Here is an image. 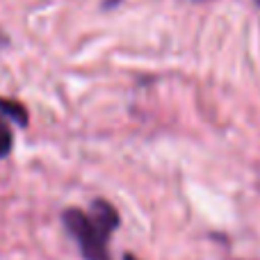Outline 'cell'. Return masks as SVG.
<instances>
[{
	"label": "cell",
	"mask_w": 260,
	"mask_h": 260,
	"mask_svg": "<svg viewBox=\"0 0 260 260\" xmlns=\"http://www.w3.org/2000/svg\"><path fill=\"white\" fill-rule=\"evenodd\" d=\"M62 221L67 233L80 244V253L85 260H112L108 253V242L121 219L110 201L96 199L91 203V212L67 208L62 212Z\"/></svg>",
	"instance_id": "1"
},
{
	"label": "cell",
	"mask_w": 260,
	"mask_h": 260,
	"mask_svg": "<svg viewBox=\"0 0 260 260\" xmlns=\"http://www.w3.org/2000/svg\"><path fill=\"white\" fill-rule=\"evenodd\" d=\"M0 114H3L7 121L16 123L18 128L27 126V110H25V105H21L18 101L3 99V96H0Z\"/></svg>",
	"instance_id": "2"
},
{
	"label": "cell",
	"mask_w": 260,
	"mask_h": 260,
	"mask_svg": "<svg viewBox=\"0 0 260 260\" xmlns=\"http://www.w3.org/2000/svg\"><path fill=\"white\" fill-rule=\"evenodd\" d=\"M12 146H14L12 130H9L7 121H5L3 114H0V157H7L9 153H12Z\"/></svg>",
	"instance_id": "3"
},
{
	"label": "cell",
	"mask_w": 260,
	"mask_h": 260,
	"mask_svg": "<svg viewBox=\"0 0 260 260\" xmlns=\"http://www.w3.org/2000/svg\"><path fill=\"white\" fill-rule=\"evenodd\" d=\"M123 260H137V258H133V256L128 253V256H123Z\"/></svg>",
	"instance_id": "4"
},
{
	"label": "cell",
	"mask_w": 260,
	"mask_h": 260,
	"mask_svg": "<svg viewBox=\"0 0 260 260\" xmlns=\"http://www.w3.org/2000/svg\"><path fill=\"white\" fill-rule=\"evenodd\" d=\"M258 5H260V0H258Z\"/></svg>",
	"instance_id": "5"
}]
</instances>
